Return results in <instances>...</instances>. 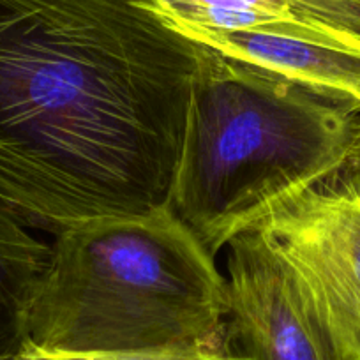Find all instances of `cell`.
Returning <instances> with one entry per match:
<instances>
[{
    "mask_svg": "<svg viewBox=\"0 0 360 360\" xmlns=\"http://www.w3.org/2000/svg\"><path fill=\"white\" fill-rule=\"evenodd\" d=\"M11 360H244L233 348L202 353H62L23 342Z\"/></svg>",
    "mask_w": 360,
    "mask_h": 360,
    "instance_id": "9",
    "label": "cell"
},
{
    "mask_svg": "<svg viewBox=\"0 0 360 360\" xmlns=\"http://www.w3.org/2000/svg\"><path fill=\"white\" fill-rule=\"evenodd\" d=\"M226 316L216 258L161 209L55 235L23 342L62 353L221 352L231 348Z\"/></svg>",
    "mask_w": 360,
    "mask_h": 360,
    "instance_id": "2",
    "label": "cell"
},
{
    "mask_svg": "<svg viewBox=\"0 0 360 360\" xmlns=\"http://www.w3.org/2000/svg\"><path fill=\"white\" fill-rule=\"evenodd\" d=\"M252 228L274 238L299 270L346 360H360L359 169L342 166L320 184L270 205Z\"/></svg>",
    "mask_w": 360,
    "mask_h": 360,
    "instance_id": "4",
    "label": "cell"
},
{
    "mask_svg": "<svg viewBox=\"0 0 360 360\" xmlns=\"http://www.w3.org/2000/svg\"><path fill=\"white\" fill-rule=\"evenodd\" d=\"M184 36L235 60L281 76L346 112L360 113V51L244 30H193Z\"/></svg>",
    "mask_w": 360,
    "mask_h": 360,
    "instance_id": "7",
    "label": "cell"
},
{
    "mask_svg": "<svg viewBox=\"0 0 360 360\" xmlns=\"http://www.w3.org/2000/svg\"><path fill=\"white\" fill-rule=\"evenodd\" d=\"M180 34L244 30L360 51V0H155Z\"/></svg>",
    "mask_w": 360,
    "mask_h": 360,
    "instance_id": "6",
    "label": "cell"
},
{
    "mask_svg": "<svg viewBox=\"0 0 360 360\" xmlns=\"http://www.w3.org/2000/svg\"><path fill=\"white\" fill-rule=\"evenodd\" d=\"M228 339L244 360H346L309 286L265 231L226 245Z\"/></svg>",
    "mask_w": 360,
    "mask_h": 360,
    "instance_id": "5",
    "label": "cell"
},
{
    "mask_svg": "<svg viewBox=\"0 0 360 360\" xmlns=\"http://www.w3.org/2000/svg\"><path fill=\"white\" fill-rule=\"evenodd\" d=\"M48 258L50 245L0 205V342L15 353L23 342L27 307Z\"/></svg>",
    "mask_w": 360,
    "mask_h": 360,
    "instance_id": "8",
    "label": "cell"
},
{
    "mask_svg": "<svg viewBox=\"0 0 360 360\" xmlns=\"http://www.w3.org/2000/svg\"><path fill=\"white\" fill-rule=\"evenodd\" d=\"M345 168L359 169L360 172V113L355 115V124H353V140L349 147L348 159L345 162Z\"/></svg>",
    "mask_w": 360,
    "mask_h": 360,
    "instance_id": "10",
    "label": "cell"
},
{
    "mask_svg": "<svg viewBox=\"0 0 360 360\" xmlns=\"http://www.w3.org/2000/svg\"><path fill=\"white\" fill-rule=\"evenodd\" d=\"M355 113L198 46L169 210L216 258L270 205L345 166Z\"/></svg>",
    "mask_w": 360,
    "mask_h": 360,
    "instance_id": "3",
    "label": "cell"
},
{
    "mask_svg": "<svg viewBox=\"0 0 360 360\" xmlns=\"http://www.w3.org/2000/svg\"><path fill=\"white\" fill-rule=\"evenodd\" d=\"M198 46L155 0H0V205L53 235L169 209Z\"/></svg>",
    "mask_w": 360,
    "mask_h": 360,
    "instance_id": "1",
    "label": "cell"
}]
</instances>
